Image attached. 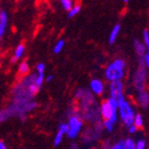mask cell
<instances>
[{
  "instance_id": "6da1fadb",
  "label": "cell",
  "mask_w": 149,
  "mask_h": 149,
  "mask_svg": "<svg viewBox=\"0 0 149 149\" xmlns=\"http://www.w3.org/2000/svg\"><path fill=\"white\" fill-rule=\"evenodd\" d=\"M125 63L122 60H116L112 65H109L105 71V77L109 81L121 80L124 76Z\"/></svg>"
},
{
  "instance_id": "7a4b0ae2",
  "label": "cell",
  "mask_w": 149,
  "mask_h": 149,
  "mask_svg": "<svg viewBox=\"0 0 149 149\" xmlns=\"http://www.w3.org/2000/svg\"><path fill=\"white\" fill-rule=\"evenodd\" d=\"M119 113L120 117H121L122 121L124 122V124L126 126H132L134 124V114L132 109L130 107V105L128 104V102H126L125 100H123L122 102L119 103Z\"/></svg>"
},
{
  "instance_id": "3957f363",
  "label": "cell",
  "mask_w": 149,
  "mask_h": 149,
  "mask_svg": "<svg viewBox=\"0 0 149 149\" xmlns=\"http://www.w3.org/2000/svg\"><path fill=\"white\" fill-rule=\"evenodd\" d=\"M68 126H69V129H68V132H67L68 136H69V138H71V139H74V138L77 137L78 132H79L80 129H81L82 122L78 117L73 116V117L70 118Z\"/></svg>"
},
{
  "instance_id": "277c9868",
  "label": "cell",
  "mask_w": 149,
  "mask_h": 149,
  "mask_svg": "<svg viewBox=\"0 0 149 149\" xmlns=\"http://www.w3.org/2000/svg\"><path fill=\"white\" fill-rule=\"evenodd\" d=\"M145 81H146V70L142 67L138 70V72L136 73V76H134V85H136L137 89L139 90V92L143 91Z\"/></svg>"
},
{
  "instance_id": "5b68a950",
  "label": "cell",
  "mask_w": 149,
  "mask_h": 149,
  "mask_svg": "<svg viewBox=\"0 0 149 149\" xmlns=\"http://www.w3.org/2000/svg\"><path fill=\"white\" fill-rule=\"evenodd\" d=\"M115 114H117V111H115L112 107V105L109 104V100L107 101H103L101 103V115L104 120H109L114 116Z\"/></svg>"
},
{
  "instance_id": "8992f818",
  "label": "cell",
  "mask_w": 149,
  "mask_h": 149,
  "mask_svg": "<svg viewBox=\"0 0 149 149\" xmlns=\"http://www.w3.org/2000/svg\"><path fill=\"white\" fill-rule=\"evenodd\" d=\"M109 90H111V95H112V97H117L118 95H121L122 91H123V85H122L121 80L112 81Z\"/></svg>"
},
{
  "instance_id": "52a82bcc",
  "label": "cell",
  "mask_w": 149,
  "mask_h": 149,
  "mask_svg": "<svg viewBox=\"0 0 149 149\" xmlns=\"http://www.w3.org/2000/svg\"><path fill=\"white\" fill-rule=\"evenodd\" d=\"M8 14H6L5 10H1L0 12V37L1 38L5 33V30H6V27H8Z\"/></svg>"
},
{
  "instance_id": "ba28073f",
  "label": "cell",
  "mask_w": 149,
  "mask_h": 149,
  "mask_svg": "<svg viewBox=\"0 0 149 149\" xmlns=\"http://www.w3.org/2000/svg\"><path fill=\"white\" fill-rule=\"evenodd\" d=\"M68 129H69L68 124H61L60 125V127H58V132H57L56 136H55V139H54V145L55 146L60 145V143L62 142L63 136H64V134H67Z\"/></svg>"
},
{
  "instance_id": "9c48e42d",
  "label": "cell",
  "mask_w": 149,
  "mask_h": 149,
  "mask_svg": "<svg viewBox=\"0 0 149 149\" xmlns=\"http://www.w3.org/2000/svg\"><path fill=\"white\" fill-rule=\"evenodd\" d=\"M91 89H92V91L95 94L100 95L103 92V84L99 79H93L91 81Z\"/></svg>"
},
{
  "instance_id": "30bf717a",
  "label": "cell",
  "mask_w": 149,
  "mask_h": 149,
  "mask_svg": "<svg viewBox=\"0 0 149 149\" xmlns=\"http://www.w3.org/2000/svg\"><path fill=\"white\" fill-rule=\"evenodd\" d=\"M143 40H144V44L146 45V48H147V52L144 56V61L146 66L149 68V31L148 30H144V32H143Z\"/></svg>"
},
{
  "instance_id": "8fae6325",
  "label": "cell",
  "mask_w": 149,
  "mask_h": 149,
  "mask_svg": "<svg viewBox=\"0 0 149 149\" xmlns=\"http://www.w3.org/2000/svg\"><path fill=\"white\" fill-rule=\"evenodd\" d=\"M139 102L144 109H146L149 103V95H148V93L145 92L144 90L139 92Z\"/></svg>"
},
{
  "instance_id": "7c38bea8",
  "label": "cell",
  "mask_w": 149,
  "mask_h": 149,
  "mask_svg": "<svg viewBox=\"0 0 149 149\" xmlns=\"http://www.w3.org/2000/svg\"><path fill=\"white\" fill-rule=\"evenodd\" d=\"M134 49H136V51H137L139 56L143 57V56H145V54H146V49H147L146 45L140 43L138 40L134 42Z\"/></svg>"
},
{
  "instance_id": "4fadbf2b",
  "label": "cell",
  "mask_w": 149,
  "mask_h": 149,
  "mask_svg": "<svg viewBox=\"0 0 149 149\" xmlns=\"http://www.w3.org/2000/svg\"><path fill=\"white\" fill-rule=\"evenodd\" d=\"M120 28H121V26H120L119 24L115 25V26H114V28L112 29V31H111V33H109V44H114L115 41L117 40V37H118V35H119V32H120Z\"/></svg>"
},
{
  "instance_id": "5bb4252c",
  "label": "cell",
  "mask_w": 149,
  "mask_h": 149,
  "mask_svg": "<svg viewBox=\"0 0 149 149\" xmlns=\"http://www.w3.org/2000/svg\"><path fill=\"white\" fill-rule=\"evenodd\" d=\"M24 49H25L24 44H20L17 48H16V50H15V54H14V57H13V60H12V62H13V63L16 62V61H17L18 58H20V57L22 56L23 53H24Z\"/></svg>"
},
{
  "instance_id": "9a60e30c",
  "label": "cell",
  "mask_w": 149,
  "mask_h": 149,
  "mask_svg": "<svg viewBox=\"0 0 149 149\" xmlns=\"http://www.w3.org/2000/svg\"><path fill=\"white\" fill-rule=\"evenodd\" d=\"M60 2L62 4L63 8L65 10H68V12H70V10H72L73 6H74L72 0H60Z\"/></svg>"
},
{
  "instance_id": "2e32d148",
  "label": "cell",
  "mask_w": 149,
  "mask_h": 149,
  "mask_svg": "<svg viewBox=\"0 0 149 149\" xmlns=\"http://www.w3.org/2000/svg\"><path fill=\"white\" fill-rule=\"evenodd\" d=\"M29 71V67H28V65L26 62H23L21 63L20 67H19V73L21 75H26Z\"/></svg>"
},
{
  "instance_id": "e0dca14e",
  "label": "cell",
  "mask_w": 149,
  "mask_h": 149,
  "mask_svg": "<svg viewBox=\"0 0 149 149\" xmlns=\"http://www.w3.org/2000/svg\"><path fill=\"white\" fill-rule=\"evenodd\" d=\"M80 8H81L80 4H75L72 8V10L69 12V18H72V17H74V16H76L77 14L80 12Z\"/></svg>"
},
{
  "instance_id": "ac0fdd59",
  "label": "cell",
  "mask_w": 149,
  "mask_h": 149,
  "mask_svg": "<svg viewBox=\"0 0 149 149\" xmlns=\"http://www.w3.org/2000/svg\"><path fill=\"white\" fill-rule=\"evenodd\" d=\"M64 45H65L64 40H60V41H58V42H57L56 44H55L54 49H53L54 53H60L61 51L63 50V48H64Z\"/></svg>"
},
{
  "instance_id": "d6986e66",
  "label": "cell",
  "mask_w": 149,
  "mask_h": 149,
  "mask_svg": "<svg viewBox=\"0 0 149 149\" xmlns=\"http://www.w3.org/2000/svg\"><path fill=\"white\" fill-rule=\"evenodd\" d=\"M134 124L137 126V128H141V127L143 126V119H142L141 115H137V116L134 117Z\"/></svg>"
},
{
  "instance_id": "ffe728a7",
  "label": "cell",
  "mask_w": 149,
  "mask_h": 149,
  "mask_svg": "<svg viewBox=\"0 0 149 149\" xmlns=\"http://www.w3.org/2000/svg\"><path fill=\"white\" fill-rule=\"evenodd\" d=\"M137 144H134V142L132 139H127L125 141V148L126 149H136Z\"/></svg>"
},
{
  "instance_id": "44dd1931",
  "label": "cell",
  "mask_w": 149,
  "mask_h": 149,
  "mask_svg": "<svg viewBox=\"0 0 149 149\" xmlns=\"http://www.w3.org/2000/svg\"><path fill=\"white\" fill-rule=\"evenodd\" d=\"M43 81H44V74H39L37 77H36L35 84L37 86L41 87V86H42V84H43Z\"/></svg>"
},
{
  "instance_id": "7402d4cb",
  "label": "cell",
  "mask_w": 149,
  "mask_h": 149,
  "mask_svg": "<svg viewBox=\"0 0 149 149\" xmlns=\"http://www.w3.org/2000/svg\"><path fill=\"white\" fill-rule=\"evenodd\" d=\"M114 125L115 124L111 122V120H104V127L109 132H112L113 128H114Z\"/></svg>"
},
{
  "instance_id": "603a6c76",
  "label": "cell",
  "mask_w": 149,
  "mask_h": 149,
  "mask_svg": "<svg viewBox=\"0 0 149 149\" xmlns=\"http://www.w3.org/2000/svg\"><path fill=\"white\" fill-rule=\"evenodd\" d=\"M37 70L39 74H44V71H45V65L44 64H39L37 66Z\"/></svg>"
},
{
  "instance_id": "cb8c5ba5",
  "label": "cell",
  "mask_w": 149,
  "mask_h": 149,
  "mask_svg": "<svg viewBox=\"0 0 149 149\" xmlns=\"http://www.w3.org/2000/svg\"><path fill=\"white\" fill-rule=\"evenodd\" d=\"M136 149H145V141L144 140H140V141L138 142Z\"/></svg>"
},
{
  "instance_id": "d4e9b609",
  "label": "cell",
  "mask_w": 149,
  "mask_h": 149,
  "mask_svg": "<svg viewBox=\"0 0 149 149\" xmlns=\"http://www.w3.org/2000/svg\"><path fill=\"white\" fill-rule=\"evenodd\" d=\"M136 130H137V126H136L134 124H132V126H129V132H132V134H134Z\"/></svg>"
},
{
  "instance_id": "484cf974",
  "label": "cell",
  "mask_w": 149,
  "mask_h": 149,
  "mask_svg": "<svg viewBox=\"0 0 149 149\" xmlns=\"http://www.w3.org/2000/svg\"><path fill=\"white\" fill-rule=\"evenodd\" d=\"M0 149H6V146L3 142H0Z\"/></svg>"
},
{
  "instance_id": "4316f807",
  "label": "cell",
  "mask_w": 149,
  "mask_h": 149,
  "mask_svg": "<svg viewBox=\"0 0 149 149\" xmlns=\"http://www.w3.org/2000/svg\"><path fill=\"white\" fill-rule=\"evenodd\" d=\"M52 78H53L52 75H49V76L46 78V81H51V80H52Z\"/></svg>"
},
{
  "instance_id": "83f0119b",
  "label": "cell",
  "mask_w": 149,
  "mask_h": 149,
  "mask_svg": "<svg viewBox=\"0 0 149 149\" xmlns=\"http://www.w3.org/2000/svg\"><path fill=\"white\" fill-rule=\"evenodd\" d=\"M123 1H124V2H128L129 0H123Z\"/></svg>"
}]
</instances>
